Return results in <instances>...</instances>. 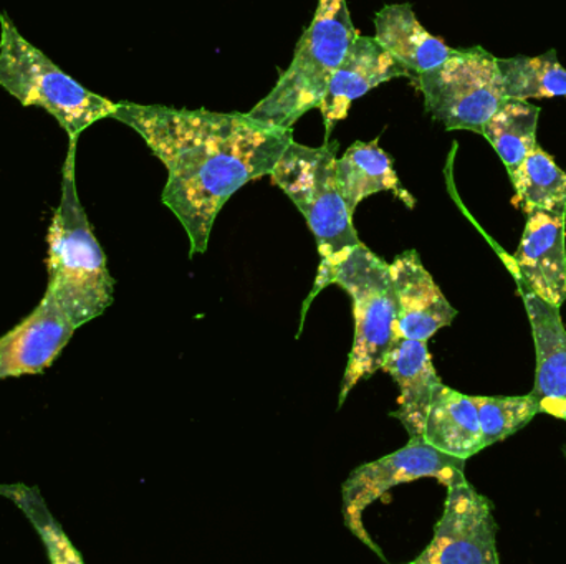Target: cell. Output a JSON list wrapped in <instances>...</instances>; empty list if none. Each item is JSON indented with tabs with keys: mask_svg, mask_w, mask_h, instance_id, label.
Wrapping results in <instances>:
<instances>
[{
	"mask_svg": "<svg viewBox=\"0 0 566 564\" xmlns=\"http://www.w3.org/2000/svg\"><path fill=\"white\" fill-rule=\"evenodd\" d=\"M0 86L20 105L45 109L69 139L112 118L118 103L90 92L29 42L7 12L0 13Z\"/></svg>",
	"mask_w": 566,
	"mask_h": 564,
	"instance_id": "cell-4",
	"label": "cell"
},
{
	"mask_svg": "<svg viewBox=\"0 0 566 564\" xmlns=\"http://www.w3.org/2000/svg\"><path fill=\"white\" fill-rule=\"evenodd\" d=\"M426 111L449 131L482 135L485 123L505 102L497 56L482 46L452 49L451 55L416 76Z\"/></svg>",
	"mask_w": 566,
	"mask_h": 564,
	"instance_id": "cell-7",
	"label": "cell"
},
{
	"mask_svg": "<svg viewBox=\"0 0 566 564\" xmlns=\"http://www.w3.org/2000/svg\"><path fill=\"white\" fill-rule=\"evenodd\" d=\"M565 456H566V447H565Z\"/></svg>",
	"mask_w": 566,
	"mask_h": 564,
	"instance_id": "cell-24",
	"label": "cell"
},
{
	"mask_svg": "<svg viewBox=\"0 0 566 564\" xmlns=\"http://www.w3.org/2000/svg\"><path fill=\"white\" fill-rule=\"evenodd\" d=\"M505 99L557 98L566 96V68L557 52L537 56L497 58Z\"/></svg>",
	"mask_w": 566,
	"mask_h": 564,
	"instance_id": "cell-21",
	"label": "cell"
},
{
	"mask_svg": "<svg viewBox=\"0 0 566 564\" xmlns=\"http://www.w3.org/2000/svg\"><path fill=\"white\" fill-rule=\"evenodd\" d=\"M484 449L514 436L541 414L534 393L525 396H474Z\"/></svg>",
	"mask_w": 566,
	"mask_h": 564,
	"instance_id": "cell-23",
	"label": "cell"
},
{
	"mask_svg": "<svg viewBox=\"0 0 566 564\" xmlns=\"http://www.w3.org/2000/svg\"><path fill=\"white\" fill-rule=\"evenodd\" d=\"M396 298V337L428 341L458 317L418 252H402L389 264Z\"/></svg>",
	"mask_w": 566,
	"mask_h": 564,
	"instance_id": "cell-13",
	"label": "cell"
},
{
	"mask_svg": "<svg viewBox=\"0 0 566 564\" xmlns=\"http://www.w3.org/2000/svg\"><path fill=\"white\" fill-rule=\"evenodd\" d=\"M329 285L342 287L353 300L355 341L339 391V406L359 381L381 370L386 354L396 341V298L389 264L365 244L353 248L329 277Z\"/></svg>",
	"mask_w": 566,
	"mask_h": 564,
	"instance_id": "cell-6",
	"label": "cell"
},
{
	"mask_svg": "<svg viewBox=\"0 0 566 564\" xmlns=\"http://www.w3.org/2000/svg\"><path fill=\"white\" fill-rule=\"evenodd\" d=\"M566 215L528 212L521 245L504 255L514 278L552 307L566 301Z\"/></svg>",
	"mask_w": 566,
	"mask_h": 564,
	"instance_id": "cell-11",
	"label": "cell"
},
{
	"mask_svg": "<svg viewBox=\"0 0 566 564\" xmlns=\"http://www.w3.org/2000/svg\"><path fill=\"white\" fill-rule=\"evenodd\" d=\"M399 76L415 78L408 66L391 55L376 36L356 35L316 106L325 125V142L329 141L335 126L348 116L355 99Z\"/></svg>",
	"mask_w": 566,
	"mask_h": 564,
	"instance_id": "cell-12",
	"label": "cell"
},
{
	"mask_svg": "<svg viewBox=\"0 0 566 564\" xmlns=\"http://www.w3.org/2000/svg\"><path fill=\"white\" fill-rule=\"evenodd\" d=\"M514 204L525 214L534 211L566 215V171L541 146L511 174Z\"/></svg>",
	"mask_w": 566,
	"mask_h": 564,
	"instance_id": "cell-20",
	"label": "cell"
},
{
	"mask_svg": "<svg viewBox=\"0 0 566 564\" xmlns=\"http://www.w3.org/2000/svg\"><path fill=\"white\" fill-rule=\"evenodd\" d=\"M338 141L308 148L292 141L272 169L271 179L306 219L318 245L319 268L308 301L328 287L339 262L363 244L353 227V214L343 199L336 174Z\"/></svg>",
	"mask_w": 566,
	"mask_h": 564,
	"instance_id": "cell-3",
	"label": "cell"
},
{
	"mask_svg": "<svg viewBox=\"0 0 566 564\" xmlns=\"http://www.w3.org/2000/svg\"><path fill=\"white\" fill-rule=\"evenodd\" d=\"M517 281L534 334L537 373L532 393L541 404V413L566 423V330L560 308L552 307Z\"/></svg>",
	"mask_w": 566,
	"mask_h": 564,
	"instance_id": "cell-14",
	"label": "cell"
},
{
	"mask_svg": "<svg viewBox=\"0 0 566 564\" xmlns=\"http://www.w3.org/2000/svg\"><path fill=\"white\" fill-rule=\"evenodd\" d=\"M336 174L339 192L352 214H355L356 207L366 198L385 191L395 192L396 198L406 202L408 207L415 205V199L402 189L396 175L392 159L379 148L378 139L349 146L345 155L336 161Z\"/></svg>",
	"mask_w": 566,
	"mask_h": 564,
	"instance_id": "cell-18",
	"label": "cell"
},
{
	"mask_svg": "<svg viewBox=\"0 0 566 564\" xmlns=\"http://www.w3.org/2000/svg\"><path fill=\"white\" fill-rule=\"evenodd\" d=\"M76 146L78 141L69 139L62 195L46 232V290L62 305L78 330L112 307L115 280L78 198Z\"/></svg>",
	"mask_w": 566,
	"mask_h": 564,
	"instance_id": "cell-2",
	"label": "cell"
},
{
	"mask_svg": "<svg viewBox=\"0 0 566 564\" xmlns=\"http://www.w3.org/2000/svg\"><path fill=\"white\" fill-rule=\"evenodd\" d=\"M464 466L465 460L441 453L426 443L424 437H412L402 449L375 462L363 464L343 483V519L346 529L371 552L378 553L379 558H385L363 525L366 509L378 502L392 487L424 477L438 479L442 486L448 487L464 476Z\"/></svg>",
	"mask_w": 566,
	"mask_h": 564,
	"instance_id": "cell-8",
	"label": "cell"
},
{
	"mask_svg": "<svg viewBox=\"0 0 566 564\" xmlns=\"http://www.w3.org/2000/svg\"><path fill=\"white\" fill-rule=\"evenodd\" d=\"M541 108L527 99H505L489 118L482 136L504 161L509 174L515 171L537 146Z\"/></svg>",
	"mask_w": 566,
	"mask_h": 564,
	"instance_id": "cell-19",
	"label": "cell"
},
{
	"mask_svg": "<svg viewBox=\"0 0 566 564\" xmlns=\"http://www.w3.org/2000/svg\"><path fill=\"white\" fill-rule=\"evenodd\" d=\"M497 523L489 499L464 476L448 486L444 513L412 564H499Z\"/></svg>",
	"mask_w": 566,
	"mask_h": 564,
	"instance_id": "cell-9",
	"label": "cell"
},
{
	"mask_svg": "<svg viewBox=\"0 0 566 564\" xmlns=\"http://www.w3.org/2000/svg\"><path fill=\"white\" fill-rule=\"evenodd\" d=\"M382 371L399 386V411L392 414L408 430L409 439L422 437L436 387L442 383L436 373L426 341L396 338L382 361Z\"/></svg>",
	"mask_w": 566,
	"mask_h": 564,
	"instance_id": "cell-15",
	"label": "cell"
},
{
	"mask_svg": "<svg viewBox=\"0 0 566 564\" xmlns=\"http://www.w3.org/2000/svg\"><path fill=\"white\" fill-rule=\"evenodd\" d=\"M75 331L62 305L45 290L32 313L0 337V381L43 373L55 363Z\"/></svg>",
	"mask_w": 566,
	"mask_h": 564,
	"instance_id": "cell-10",
	"label": "cell"
},
{
	"mask_svg": "<svg viewBox=\"0 0 566 564\" xmlns=\"http://www.w3.org/2000/svg\"><path fill=\"white\" fill-rule=\"evenodd\" d=\"M426 443L441 453L468 460L484 449L474 396L439 384L426 417Z\"/></svg>",
	"mask_w": 566,
	"mask_h": 564,
	"instance_id": "cell-16",
	"label": "cell"
},
{
	"mask_svg": "<svg viewBox=\"0 0 566 564\" xmlns=\"http://www.w3.org/2000/svg\"><path fill=\"white\" fill-rule=\"evenodd\" d=\"M112 118L135 129L168 169L163 204L185 227L191 255L208 251L226 202L248 182L271 175L293 141L292 128L249 113L122 102Z\"/></svg>",
	"mask_w": 566,
	"mask_h": 564,
	"instance_id": "cell-1",
	"label": "cell"
},
{
	"mask_svg": "<svg viewBox=\"0 0 566 564\" xmlns=\"http://www.w3.org/2000/svg\"><path fill=\"white\" fill-rule=\"evenodd\" d=\"M0 496L15 503L17 509L22 510L23 515L42 540L50 563L83 564L82 555L50 512L36 487L23 486V483H12V486L0 483Z\"/></svg>",
	"mask_w": 566,
	"mask_h": 564,
	"instance_id": "cell-22",
	"label": "cell"
},
{
	"mask_svg": "<svg viewBox=\"0 0 566 564\" xmlns=\"http://www.w3.org/2000/svg\"><path fill=\"white\" fill-rule=\"evenodd\" d=\"M375 26L376 40L402 65L408 66L415 78L441 65L451 55V46L431 35L419 23L411 3L382 7L376 13Z\"/></svg>",
	"mask_w": 566,
	"mask_h": 564,
	"instance_id": "cell-17",
	"label": "cell"
},
{
	"mask_svg": "<svg viewBox=\"0 0 566 564\" xmlns=\"http://www.w3.org/2000/svg\"><path fill=\"white\" fill-rule=\"evenodd\" d=\"M356 35L359 33L346 0H318L289 68L249 115L269 125L293 128L305 113L318 106Z\"/></svg>",
	"mask_w": 566,
	"mask_h": 564,
	"instance_id": "cell-5",
	"label": "cell"
}]
</instances>
